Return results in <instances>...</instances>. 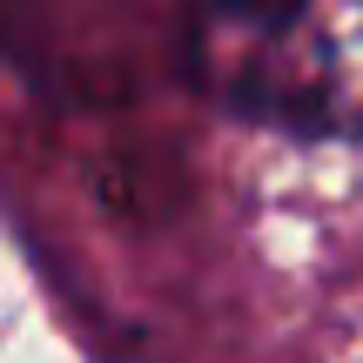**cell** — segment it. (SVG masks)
Wrapping results in <instances>:
<instances>
[{
    "mask_svg": "<svg viewBox=\"0 0 363 363\" xmlns=\"http://www.w3.org/2000/svg\"><path fill=\"white\" fill-rule=\"evenodd\" d=\"M189 74L235 121L303 142H357L363 0H195Z\"/></svg>",
    "mask_w": 363,
    "mask_h": 363,
    "instance_id": "obj_1",
    "label": "cell"
}]
</instances>
